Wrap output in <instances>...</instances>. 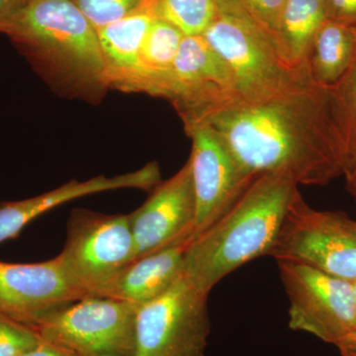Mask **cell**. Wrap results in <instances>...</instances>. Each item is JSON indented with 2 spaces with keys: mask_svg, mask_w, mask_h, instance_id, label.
<instances>
[{
  "mask_svg": "<svg viewBox=\"0 0 356 356\" xmlns=\"http://www.w3.org/2000/svg\"><path fill=\"white\" fill-rule=\"evenodd\" d=\"M270 255L355 280L356 221L343 213L314 209L297 189Z\"/></svg>",
  "mask_w": 356,
  "mask_h": 356,
  "instance_id": "5",
  "label": "cell"
},
{
  "mask_svg": "<svg viewBox=\"0 0 356 356\" xmlns=\"http://www.w3.org/2000/svg\"><path fill=\"white\" fill-rule=\"evenodd\" d=\"M298 185L281 175L255 178L231 209L191 241L184 275L209 295L228 274L270 255Z\"/></svg>",
  "mask_w": 356,
  "mask_h": 356,
  "instance_id": "3",
  "label": "cell"
},
{
  "mask_svg": "<svg viewBox=\"0 0 356 356\" xmlns=\"http://www.w3.org/2000/svg\"><path fill=\"white\" fill-rule=\"evenodd\" d=\"M184 38V34L166 21H154L140 51L137 92L165 97Z\"/></svg>",
  "mask_w": 356,
  "mask_h": 356,
  "instance_id": "19",
  "label": "cell"
},
{
  "mask_svg": "<svg viewBox=\"0 0 356 356\" xmlns=\"http://www.w3.org/2000/svg\"><path fill=\"white\" fill-rule=\"evenodd\" d=\"M27 0H0V33L4 34L11 21Z\"/></svg>",
  "mask_w": 356,
  "mask_h": 356,
  "instance_id": "26",
  "label": "cell"
},
{
  "mask_svg": "<svg viewBox=\"0 0 356 356\" xmlns=\"http://www.w3.org/2000/svg\"><path fill=\"white\" fill-rule=\"evenodd\" d=\"M235 84L236 97H259L310 81L288 67L268 33L257 24L240 1L220 7L219 15L204 33Z\"/></svg>",
  "mask_w": 356,
  "mask_h": 356,
  "instance_id": "4",
  "label": "cell"
},
{
  "mask_svg": "<svg viewBox=\"0 0 356 356\" xmlns=\"http://www.w3.org/2000/svg\"><path fill=\"white\" fill-rule=\"evenodd\" d=\"M70 278L88 296L98 293L135 259L130 214L72 211L58 254Z\"/></svg>",
  "mask_w": 356,
  "mask_h": 356,
  "instance_id": "8",
  "label": "cell"
},
{
  "mask_svg": "<svg viewBox=\"0 0 356 356\" xmlns=\"http://www.w3.org/2000/svg\"><path fill=\"white\" fill-rule=\"evenodd\" d=\"M137 309L121 300L86 296L32 329L42 341L79 356H135Z\"/></svg>",
  "mask_w": 356,
  "mask_h": 356,
  "instance_id": "6",
  "label": "cell"
},
{
  "mask_svg": "<svg viewBox=\"0 0 356 356\" xmlns=\"http://www.w3.org/2000/svg\"><path fill=\"white\" fill-rule=\"evenodd\" d=\"M353 290H355V295L356 298V280L353 281Z\"/></svg>",
  "mask_w": 356,
  "mask_h": 356,
  "instance_id": "31",
  "label": "cell"
},
{
  "mask_svg": "<svg viewBox=\"0 0 356 356\" xmlns=\"http://www.w3.org/2000/svg\"><path fill=\"white\" fill-rule=\"evenodd\" d=\"M327 19L356 27V0H325Z\"/></svg>",
  "mask_w": 356,
  "mask_h": 356,
  "instance_id": "25",
  "label": "cell"
},
{
  "mask_svg": "<svg viewBox=\"0 0 356 356\" xmlns=\"http://www.w3.org/2000/svg\"><path fill=\"white\" fill-rule=\"evenodd\" d=\"M192 140L191 161L196 216L192 241L224 216L257 177L241 170L228 147L205 123L184 127Z\"/></svg>",
  "mask_w": 356,
  "mask_h": 356,
  "instance_id": "10",
  "label": "cell"
},
{
  "mask_svg": "<svg viewBox=\"0 0 356 356\" xmlns=\"http://www.w3.org/2000/svg\"><path fill=\"white\" fill-rule=\"evenodd\" d=\"M219 13L216 0H156L158 18L175 26L184 37L204 35Z\"/></svg>",
  "mask_w": 356,
  "mask_h": 356,
  "instance_id": "21",
  "label": "cell"
},
{
  "mask_svg": "<svg viewBox=\"0 0 356 356\" xmlns=\"http://www.w3.org/2000/svg\"><path fill=\"white\" fill-rule=\"evenodd\" d=\"M86 296L58 255L39 264L0 261V315L20 324L35 327Z\"/></svg>",
  "mask_w": 356,
  "mask_h": 356,
  "instance_id": "11",
  "label": "cell"
},
{
  "mask_svg": "<svg viewBox=\"0 0 356 356\" xmlns=\"http://www.w3.org/2000/svg\"><path fill=\"white\" fill-rule=\"evenodd\" d=\"M208 296L184 274L158 298L138 307L135 356L205 355Z\"/></svg>",
  "mask_w": 356,
  "mask_h": 356,
  "instance_id": "7",
  "label": "cell"
},
{
  "mask_svg": "<svg viewBox=\"0 0 356 356\" xmlns=\"http://www.w3.org/2000/svg\"><path fill=\"white\" fill-rule=\"evenodd\" d=\"M343 356H356V330L336 344Z\"/></svg>",
  "mask_w": 356,
  "mask_h": 356,
  "instance_id": "28",
  "label": "cell"
},
{
  "mask_svg": "<svg viewBox=\"0 0 356 356\" xmlns=\"http://www.w3.org/2000/svg\"><path fill=\"white\" fill-rule=\"evenodd\" d=\"M195 216L191 165L187 161L175 175L154 187L139 209L130 213L135 259L192 238Z\"/></svg>",
  "mask_w": 356,
  "mask_h": 356,
  "instance_id": "13",
  "label": "cell"
},
{
  "mask_svg": "<svg viewBox=\"0 0 356 356\" xmlns=\"http://www.w3.org/2000/svg\"><path fill=\"white\" fill-rule=\"evenodd\" d=\"M356 56V27L325 21L312 43L306 70L312 83L334 88L350 69Z\"/></svg>",
  "mask_w": 356,
  "mask_h": 356,
  "instance_id": "17",
  "label": "cell"
},
{
  "mask_svg": "<svg viewBox=\"0 0 356 356\" xmlns=\"http://www.w3.org/2000/svg\"><path fill=\"white\" fill-rule=\"evenodd\" d=\"M4 34L63 95L97 102L109 88L97 31L72 0H27Z\"/></svg>",
  "mask_w": 356,
  "mask_h": 356,
  "instance_id": "2",
  "label": "cell"
},
{
  "mask_svg": "<svg viewBox=\"0 0 356 356\" xmlns=\"http://www.w3.org/2000/svg\"><path fill=\"white\" fill-rule=\"evenodd\" d=\"M200 122L219 136L248 177L281 175L297 185H325L343 175L329 89L310 81L259 97L233 98Z\"/></svg>",
  "mask_w": 356,
  "mask_h": 356,
  "instance_id": "1",
  "label": "cell"
},
{
  "mask_svg": "<svg viewBox=\"0 0 356 356\" xmlns=\"http://www.w3.org/2000/svg\"><path fill=\"white\" fill-rule=\"evenodd\" d=\"M289 299V327L336 346L356 330L353 281L334 277L315 267L277 261Z\"/></svg>",
  "mask_w": 356,
  "mask_h": 356,
  "instance_id": "9",
  "label": "cell"
},
{
  "mask_svg": "<svg viewBox=\"0 0 356 356\" xmlns=\"http://www.w3.org/2000/svg\"><path fill=\"white\" fill-rule=\"evenodd\" d=\"M248 15L275 41L281 13L286 0H238ZM275 43V42H274Z\"/></svg>",
  "mask_w": 356,
  "mask_h": 356,
  "instance_id": "24",
  "label": "cell"
},
{
  "mask_svg": "<svg viewBox=\"0 0 356 356\" xmlns=\"http://www.w3.org/2000/svg\"><path fill=\"white\" fill-rule=\"evenodd\" d=\"M21 356H79L70 351L47 341H41L38 346Z\"/></svg>",
  "mask_w": 356,
  "mask_h": 356,
  "instance_id": "27",
  "label": "cell"
},
{
  "mask_svg": "<svg viewBox=\"0 0 356 356\" xmlns=\"http://www.w3.org/2000/svg\"><path fill=\"white\" fill-rule=\"evenodd\" d=\"M103 356H120V355H103Z\"/></svg>",
  "mask_w": 356,
  "mask_h": 356,
  "instance_id": "32",
  "label": "cell"
},
{
  "mask_svg": "<svg viewBox=\"0 0 356 356\" xmlns=\"http://www.w3.org/2000/svg\"><path fill=\"white\" fill-rule=\"evenodd\" d=\"M346 179V184H348V189L353 196V199H355L356 203V168L355 170H351L350 173L344 175Z\"/></svg>",
  "mask_w": 356,
  "mask_h": 356,
  "instance_id": "29",
  "label": "cell"
},
{
  "mask_svg": "<svg viewBox=\"0 0 356 356\" xmlns=\"http://www.w3.org/2000/svg\"><path fill=\"white\" fill-rule=\"evenodd\" d=\"M156 18V0H143L125 17L96 29L104 56L109 88L137 92L140 49Z\"/></svg>",
  "mask_w": 356,
  "mask_h": 356,
  "instance_id": "16",
  "label": "cell"
},
{
  "mask_svg": "<svg viewBox=\"0 0 356 356\" xmlns=\"http://www.w3.org/2000/svg\"><path fill=\"white\" fill-rule=\"evenodd\" d=\"M236 96L228 67L203 35L184 37L165 95L175 105L184 127L202 120Z\"/></svg>",
  "mask_w": 356,
  "mask_h": 356,
  "instance_id": "12",
  "label": "cell"
},
{
  "mask_svg": "<svg viewBox=\"0 0 356 356\" xmlns=\"http://www.w3.org/2000/svg\"><path fill=\"white\" fill-rule=\"evenodd\" d=\"M41 341L31 327L0 315V356H21Z\"/></svg>",
  "mask_w": 356,
  "mask_h": 356,
  "instance_id": "23",
  "label": "cell"
},
{
  "mask_svg": "<svg viewBox=\"0 0 356 356\" xmlns=\"http://www.w3.org/2000/svg\"><path fill=\"white\" fill-rule=\"evenodd\" d=\"M159 182V166L156 163H149L134 172L114 177L99 175L86 181L72 180L54 191L35 197L0 203V243L16 238L36 218L74 199L118 189L151 191Z\"/></svg>",
  "mask_w": 356,
  "mask_h": 356,
  "instance_id": "14",
  "label": "cell"
},
{
  "mask_svg": "<svg viewBox=\"0 0 356 356\" xmlns=\"http://www.w3.org/2000/svg\"><path fill=\"white\" fill-rule=\"evenodd\" d=\"M329 92L346 175L356 168V56L346 74Z\"/></svg>",
  "mask_w": 356,
  "mask_h": 356,
  "instance_id": "20",
  "label": "cell"
},
{
  "mask_svg": "<svg viewBox=\"0 0 356 356\" xmlns=\"http://www.w3.org/2000/svg\"><path fill=\"white\" fill-rule=\"evenodd\" d=\"M217 3L220 7L231 6V4L236 3L238 0H216Z\"/></svg>",
  "mask_w": 356,
  "mask_h": 356,
  "instance_id": "30",
  "label": "cell"
},
{
  "mask_svg": "<svg viewBox=\"0 0 356 356\" xmlns=\"http://www.w3.org/2000/svg\"><path fill=\"white\" fill-rule=\"evenodd\" d=\"M327 19L325 0H286L274 42L288 67L307 74L312 43Z\"/></svg>",
  "mask_w": 356,
  "mask_h": 356,
  "instance_id": "18",
  "label": "cell"
},
{
  "mask_svg": "<svg viewBox=\"0 0 356 356\" xmlns=\"http://www.w3.org/2000/svg\"><path fill=\"white\" fill-rule=\"evenodd\" d=\"M191 241H180L130 262L97 296L138 307L158 298L184 275L185 254Z\"/></svg>",
  "mask_w": 356,
  "mask_h": 356,
  "instance_id": "15",
  "label": "cell"
},
{
  "mask_svg": "<svg viewBox=\"0 0 356 356\" xmlns=\"http://www.w3.org/2000/svg\"><path fill=\"white\" fill-rule=\"evenodd\" d=\"M95 29L120 20L143 0H72Z\"/></svg>",
  "mask_w": 356,
  "mask_h": 356,
  "instance_id": "22",
  "label": "cell"
}]
</instances>
